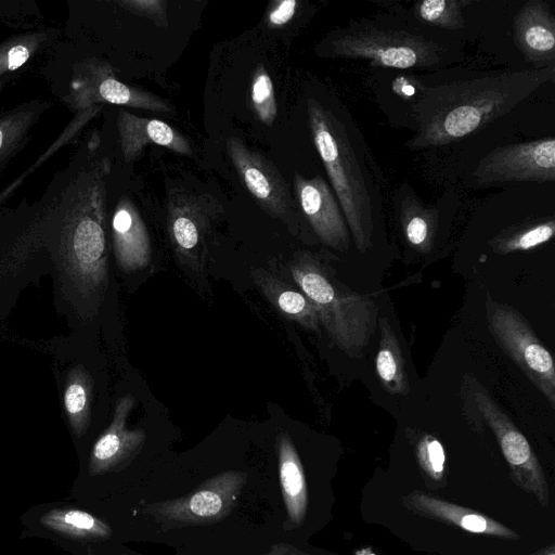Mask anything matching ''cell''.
<instances>
[{
  "label": "cell",
  "mask_w": 555,
  "mask_h": 555,
  "mask_svg": "<svg viewBox=\"0 0 555 555\" xmlns=\"http://www.w3.org/2000/svg\"><path fill=\"white\" fill-rule=\"evenodd\" d=\"M456 204L460 199L454 192H446L436 202L426 203L406 182L398 185L391 195L393 217L406 244L423 254L434 248Z\"/></svg>",
  "instance_id": "11"
},
{
  "label": "cell",
  "mask_w": 555,
  "mask_h": 555,
  "mask_svg": "<svg viewBox=\"0 0 555 555\" xmlns=\"http://www.w3.org/2000/svg\"><path fill=\"white\" fill-rule=\"evenodd\" d=\"M280 477L289 513H298L305 494L301 466L294 446L286 434L279 438Z\"/></svg>",
  "instance_id": "24"
},
{
  "label": "cell",
  "mask_w": 555,
  "mask_h": 555,
  "mask_svg": "<svg viewBox=\"0 0 555 555\" xmlns=\"http://www.w3.org/2000/svg\"><path fill=\"white\" fill-rule=\"evenodd\" d=\"M135 404L131 395L119 398L111 425L95 441L89 462L90 474L105 472L134 453L145 441L142 429L127 428L128 416Z\"/></svg>",
  "instance_id": "16"
},
{
  "label": "cell",
  "mask_w": 555,
  "mask_h": 555,
  "mask_svg": "<svg viewBox=\"0 0 555 555\" xmlns=\"http://www.w3.org/2000/svg\"><path fill=\"white\" fill-rule=\"evenodd\" d=\"M104 103L164 114L173 112L164 99L117 79L108 64L99 60L85 61L74 70L69 104L82 112Z\"/></svg>",
  "instance_id": "9"
},
{
  "label": "cell",
  "mask_w": 555,
  "mask_h": 555,
  "mask_svg": "<svg viewBox=\"0 0 555 555\" xmlns=\"http://www.w3.org/2000/svg\"><path fill=\"white\" fill-rule=\"evenodd\" d=\"M378 4L383 12L350 18L331 30L315 53L326 59L365 61L390 70H438L463 61L460 37L415 22L397 2Z\"/></svg>",
  "instance_id": "3"
},
{
  "label": "cell",
  "mask_w": 555,
  "mask_h": 555,
  "mask_svg": "<svg viewBox=\"0 0 555 555\" xmlns=\"http://www.w3.org/2000/svg\"><path fill=\"white\" fill-rule=\"evenodd\" d=\"M116 262L126 272L137 271L151 261V240L137 206L128 196L118 201L112 218Z\"/></svg>",
  "instance_id": "14"
},
{
  "label": "cell",
  "mask_w": 555,
  "mask_h": 555,
  "mask_svg": "<svg viewBox=\"0 0 555 555\" xmlns=\"http://www.w3.org/2000/svg\"><path fill=\"white\" fill-rule=\"evenodd\" d=\"M24 176H21L16 181H14L10 186H8L0 194V204L15 190V188L22 182Z\"/></svg>",
  "instance_id": "32"
},
{
  "label": "cell",
  "mask_w": 555,
  "mask_h": 555,
  "mask_svg": "<svg viewBox=\"0 0 555 555\" xmlns=\"http://www.w3.org/2000/svg\"><path fill=\"white\" fill-rule=\"evenodd\" d=\"M120 150L126 162L140 157L145 145L153 143L175 153L191 155L189 140L163 120L137 116L124 108L117 116Z\"/></svg>",
  "instance_id": "15"
},
{
  "label": "cell",
  "mask_w": 555,
  "mask_h": 555,
  "mask_svg": "<svg viewBox=\"0 0 555 555\" xmlns=\"http://www.w3.org/2000/svg\"><path fill=\"white\" fill-rule=\"evenodd\" d=\"M306 101L313 145L356 248L364 254L383 235L385 181L349 108L335 95Z\"/></svg>",
  "instance_id": "2"
},
{
  "label": "cell",
  "mask_w": 555,
  "mask_h": 555,
  "mask_svg": "<svg viewBox=\"0 0 555 555\" xmlns=\"http://www.w3.org/2000/svg\"><path fill=\"white\" fill-rule=\"evenodd\" d=\"M294 190L300 209L318 238L334 250L348 251L351 235L328 181L321 175L307 178L295 172Z\"/></svg>",
  "instance_id": "12"
},
{
  "label": "cell",
  "mask_w": 555,
  "mask_h": 555,
  "mask_svg": "<svg viewBox=\"0 0 555 555\" xmlns=\"http://www.w3.org/2000/svg\"><path fill=\"white\" fill-rule=\"evenodd\" d=\"M512 27L515 44L533 68L555 65V16L545 1L526 2Z\"/></svg>",
  "instance_id": "13"
},
{
  "label": "cell",
  "mask_w": 555,
  "mask_h": 555,
  "mask_svg": "<svg viewBox=\"0 0 555 555\" xmlns=\"http://www.w3.org/2000/svg\"><path fill=\"white\" fill-rule=\"evenodd\" d=\"M398 8L415 22L460 37L465 28L463 16L467 1L461 0H423L411 3L410 9Z\"/></svg>",
  "instance_id": "19"
},
{
  "label": "cell",
  "mask_w": 555,
  "mask_h": 555,
  "mask_svg": "<svg viewBox=\"0 0 555 555\" xmlns=\"http://www.w3.org/2000/svg\"><path fill=\"white\" fill-rule=\"evenodd\" d=\"M221 496L211 490H202L193 494L189 500L191 512L199 517H212L222 508Z\"/></svg>",
  "instance_id": "28"
},
{
  "label": "cell",
  "mask_w": 555,
  "mask_h": 555,
  "mask_svg": "<svg viewBox=\"0 0 555 555\" xmlns=\"http://www.w3.org/2000/svg\"><path fill=\"white\" fill-rule=\"evenodd\" d=\"M489 328L498 345L555 406V365L526 319L514 308L488 300Z\"/></svg>",
  "instance_id": "7"
},
{
  "label": "cell",
  "mask_w": 555,
  "mask_h": 555,
  "mask_svg": "<svg viewBox=\"0 0 555 555\" xmlns=\"http://www.w3.org/2000/svg\"><path fill=\"white\" fill-rule=\"evenodd\" d=\"M289 269L295 283L314 306L332 343L349 357L359 358L375 331V301L345 288L308 251L297 253Z\"/></svg>",
  "instance_id": "5"
},
{
  "label": "cell",
  "mask_w": 555,
  "mask_h": 555,
  "mask_svg": "<svg viewBox=\"0 0 555 555\" xmlns=\"http://www.w3.org/2000/svg\"><path fill=\"white\" fill-rule=\"evenodd\" d=\"M554 77L555 65L475 72L434 85L404 75L395 95L408 104V126L414 131L406 146L423 150L462 140L509 113Z\"/></svg>",
  "instance_id": "1"
},
{
  "label": "cell",
  "mask_w": 555,
  "mask_h": 555,
  "mask_svg": "<svg viewBox=\"0 0 555 555\" xmlns=\"http://www.w3.org/2000/svg\"><path fill=\"white\" fill-rule=\"evenodd\" d=\"M52 37V30L33 31L0 42V76L27 63Z\"/></svg>",
  "instance_id": "25"
},
{
  "label": "cell",
  "mask_w": 555,
  "mask_h": 555,
  "mask_svg": "<svg viewBox=\"0 0 555 555\" xmlns=\"http://www.w3.org/2000/svg\"><path fill=\"white\" fill-rule=\"evenodd\" d=\"M40 524L73 539H95L109 535V527L93 515L76 508H53L41 515Z\"/></svg>",
  "instance_id": "22"
},
{
  "label": "cell",
  "mask_w": 555,
  "mask_h": 555,
  "mask_svg": "<svg viewBox=\"0 0 555 555\" xmlns=\"http://www.w3.org/2000/svg\"><path fill=\"white\" fill-rule=\"evenodd\" d=\"M117 4L139 16L153 21L156 25L167 27L168 15L166 1L163 0H120Z\"/></svg>",
  "instance_id": "27"
},
{
  "label": "cell",
  "mask_w": 555,
  "mask_h": 555,
  "mask_svg": "<svg viewBox=\"0 0 555 555\" xmlns=\"http://www.w3.org/2000/svg\"><path fill=\"white\" fill-rule=\"evenodd\" d=\"M550 555H554V554H550Z\"/></svg>",
  "instance_id": "34"
},
{
  "label": "cell",
  "mask_w": 555,
  "mask_h": 555,
  "mask_svg": "<svg viewBox=\"0 0 555 555\" xmlns=\"http://www.w3.org/2000/svg\"><path fill=\"white\" fill-rule=\"evenodd\" d=\"M478 185L555 182V139L545 137L491 150L473 170Z\"/></svg>",
  "instance_id": "8"
},
{
  "label": "cell",
  "mask_w": 555,
  "mask_h": 555,
  "mask_svg": "<svg viewBox=\"0 0 555 555\" xmlns=\"http://www.w3.org/2000/svg\"><path fill=\"white\" fill-rule=\"evenodd\" d=\"M249 101L257 118L266 126H272L278 115V105L272 79L262 64L254 70Z\"/></svg>",
  "instance_id": "26"
},
{
  "label": "cell",
  "mask_w": 555,
  "mask_h": 555,
  "mask_svg": "<svg viewBox=\"0 0 555 555\" xmlns=\"http://www.w3.org/2000/svg\"><path fill=\"white\" fill-rule=\"evenodd\" d=\"M108 172L106 158L80 169L52 202L46 216L56 236L62 262L88 295L102 292L107 281L105 178Z\"/></svg>",
  "instance_id": "4"
},
{
  "label": "cell",
  "mask_w": 555,
  "mask_h": 555,
  "mask_svg": "<svg viewBox=\"0 0 555 555\" xmlns=\"http://www.w3.org/2000/svg\"><path fill=\"white\" fill-rule=\"evenodd\" d=\"M554 233V217H543L506 228L490 241V245L500 254L525 251L550 242Z\"/></svg>",
  "instance_id": "21"
},
{
  "label": "cell",
  "mask_w": 555,
  "mask_h": 555,
  "mask_svg": "<svg viewBox=\"0 0 555 555\" xmlns=\"http://www.w3.org/2000/svg\"><path fill=\"white\" fill-rule=\"evenodd\" d=\"M461 526L472 532H483L487 529V520L479 516L469 514L461 519Z\"/></svg>",
  "instance_id": "31"
},
{
  "label": "cell",
  "mask_w": 555,
  "mask_h": 555,
  "mask_svg": "<svg viewBox=\"0 0 555 555\" xmlns=\"http://www.w3.org/2000/svg\"><path fill=\"white\" fill-rule=\"evenodd\" d=\"M223 211L221 203L208 193L171 191L167 202V230L179 262L203 273L212 230Z\"/></svg>",
  "instance_id": "6"
},
{
  "label": "cell",
  "mask_w": 555,
  "mask_h": 555,
  "mask_svg": "<svg viewBox=\"0 0 555 555\" xmlns=\"http://www.w3.org/2000/svg\"><path fill=\"white\" fill-rule=\"evenodd\" d=\"M48 103L33 102L0 115V165H3L26 142L31 127Z\"/></svg>",
  "instance_id": "20"
},
{
  "label": "cell",
  "mask_w": 555,
  "mask_h": 555,
  "mask_svg": "<svg viewBox=\"0 0 555 555\" xmlns=\"http://www.w3.org/2000/svg\"><path fill=\"white\" fill-rule=\"evenodd\" d=\"M299 2L296 0H280L269 8L266 22L271 28L284 27L294 20L298 11Z\"/></svg>",
  "instance_id": "29"
},
{
  "label": "cell",
  "mask_w": 555,
  "mask_h": 555,
  "mask_svg": "<svg viewBox=\"0 0 555 555\" xmlns=\"http://www.w3.org/2000/svg\"><path fill=\"white\" fill-rule=\"evenodd\" d=\"M2 86H3V82L0 80V89L2 88Z\"/></svg>",
  "instance_id": "33"
},
{
  "label": "cell",
  "mask_w": 555,
  "mask_h": 555,
  "mask_svg": "<svg viewBox=\"0 0 555 555\" xmlns=\"http://www.w3.org/2000/svg\"><path fill=\"white\" fill-rule=\"evenodd\" d=\"M382 337L376 354V373L382 386L392 395L406 396L410 392L409 376L396 333L388 319H379Z\"/></svg>",
  "instance_id": "18"
},
{
  "label": "cell",
  "mask_w": 555,
  "mask_h": 555,
  "mask_svg": "<svg viewBox=\"0 0 555 555\" xmlns=\"http://www.w3.org/2000/svg\"><path fill=\"white\" fill-rule=\"evenodd\" d=\"M251 278L264 297L284 317L308 330L320 331L317 310L301 291L264 269L253 270Z\"/></svg>",
  "instance_id": "17"
},
{
  "label": "cell",
  "mask_w": 555,
  "mask_h": 555,
  "mask_svg": "<svg viewBox=\"0 0 555 555\" xmlns=\"http://www.w3.org/2000/svg\"><path fill=\"white\" fill-rule=\"evenodd\" d=\"M92 385L90 374L81 365L73 369L66 378L64 406L77 436H81L89 426Z\"/></svg>",
  "instance_id": "23"
},
{
  "label": "cell",
  "mask_w": 555,
  "mask_h": 555,
  "mask_svg": "<svg viewBox=\"0 0 555 555\" xmlns=\"http://www.w3.org/2000/svg\"><path fill=\"white\" fill-rule=\"evenodd\" d=\"M374 555V554H373Z\"/></svg>",
  "instance_id": "35"
},
{
  "label": "cell",
  "mask_w": 555,
  "mask_h": 555,
  "mask_svg": "<svg viewBox=\"0 0 555 555\" xmlns=\"http://www.w3.org/2000/svg\"><path fill=\"white\" fill-rule=\"evenodd\" d=\"M422 449L424 450L431 468L440 473L444 464V451L441 443L434 438H428L423 441Z\"/></svg>",
  "instance_id": "30"
},
{
  "label": "cell",
  "mask_w": 555,
  "mask_h": 555,
  "mask_svg": "<svg viewBox=\"0 0 555 555\" xmlns=\"http://www.w3.org/2000/svg\"><path fill=\"white\" fill-rule=\"evenodd\" d=\"M225 146L243 184L262 209L274 218L291 222L295 214V202L287 182L276 167L236 137H229Z\"/></svg>",
  "instance_id": "10"
}]
</instances>
